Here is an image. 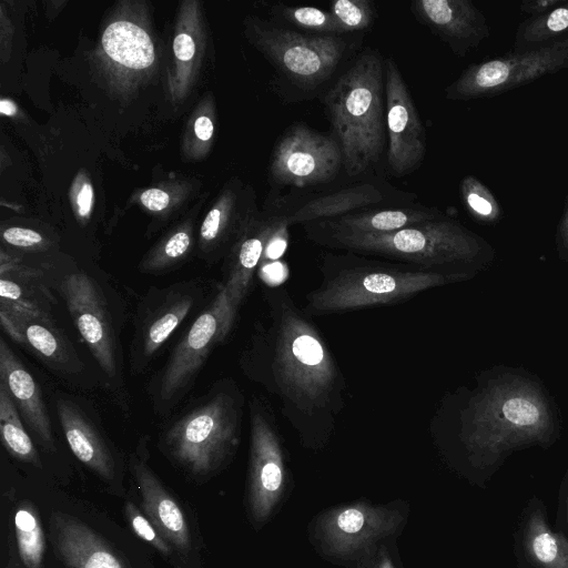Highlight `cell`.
Wrapping results in <instances>:
<instances>
[{"instance_id":"1","label":"cell","mask_w":568,"mask_h":568,"mask_svg":"<svg viewBox=\"0 0 568 568\" xmlns=\"http://www.w3.org/2000/svg\"><path fill=\"white\" fill-rule=\"evenodd\" d=\"M265 313L241 357L243 372L281 405L301 445L323 449L345 406L346 383L312 321L280 285L264 288Z\"/></svg>"},{"instance_id":"2","label":"cell","mask_w":568,"mask_h":568,"mask_svg":"<svg viewBox=\"0 0 568 568\" xmlns=\"http://www.w3.org/2000/svg\"><path fill=\"white\" fill-rule=\"evenodd\" d=\"M430 433L448 459L488 470L516 449L549 446L558 425L544 387L530 376L505 371L480 376L473 389L447 395L432 419Z\"/></svg>"},{"instance_id":"3","label":"cell","mask_w":568,"mask_h":568,"mask_svg":"<svg viewBox=\"0 0 568 568\" xmlns=\"http://www.w3.org/2000/svg\"><path fill=\"white\" fill-rule=\"evenodd\" d=\"M320 284L303 308L323 316L404 302L447 284L467 281L473 272L428 268L351 252L323 255Z\"/></svg>"},{"instance_id":"4","label":"cell","mask_w":568,"mask_h":568,"mask_svg":"<svg viewBox=\"0 0 568 568\" xmlns=\"http://www.w3.org/2000/svg\"><path fill=\"white\" fill-rule=\"evenodd\" d=\"M303 229L308 240L327 248L428 268L473 272L494 256L483 237L444 214L390 233Z\"/></svg>"},{"instance_id":"5","label":"cell","mask_w":568,"mask_h":568,"mask_svg":"<svg viewBox=\"0 0 568 568\" xmlns=\"http://www.w3.org/2000/svg\"><path fill=\"white\" fill-rule=\"evenodd\" d=\"M244 396L232 379H221L160 437L161 448L195 476H207L235 454L241 438Z\"/></svg>"},{"instance_id":"6","label":"cell","mask_w":568,"mask_h":568,"mask_svg":"<svg viewBox=\"0 0 568 568\" xmlns=\"http://www.w3.org/2000/svg\"><path fill=\"white\" fill-rule=\"evenodd\" d=\"M383 62L365 50L325 97L332 126L348 175L355 176L375 163L384 146Z\"/></svg>"},{"instance_id":"7","label":"cell","mask_w":568,"mask_h":568,"mask_svg":"<svg viewBox=\"0 0 568 568\" xmlns=\"http://www.w3.org/2000/svg\"><path fill=\"white\" fill-rule=\"evenodd\" d=\"M408 509L403 500H355L331 506L313 517L308 539L323 558L351 568L377 545L400 535Z\"/></svg>"},{"instance_id":"8","label":"cell","mask_w":568,"mask_h":568,"mask_svg":"<svg viewBox=\"0 0 568 568\" xmlns=\"http://www.w3.org/2000/svg\"><path fill=\"white\" fill-rule=\"evenodd\" d=\"M248 413L246 507L254 527L260 529L282 504L291 476L283 438L273 412L262 399L252 397Z\"/></svg>"},{"instance_id":"9","label":"cell","mask_w":568,"mask_h":568,"mask_svg":"<svg viewBox=\"0 0 568 568\" xmlns=\"http://www.w3.org/2000/svg\"><path fill=\"white\" fill-rule=\"evenodd\" d=\"M231 316L221 290L196 317L175 346L162 371L150 384L156 414H168L189 392L213 349L232 331Z\"/></svg>"},{"instance_id":"10","label":"cell","mask_w":568,"mask_h":568,"mask_svg":"<svg viewBox=\"0 0 568 568\" xmlns=\"http://www.w3.org/2000/svg\"><path fill=\"white\" fill-rule=\"evenodd\" d=\"M565 69H568V34L469 65L445 89V97L454 101L490 98Z\"/></svg>"},{"instance_id":"11","label":"cell","mask_w":568,"mask_h":568,"mask_svg":"<svg viewBox=\"0 0 568 568\" xmlns=\"http://www.w3.org/2000/svg\"><path fill=\"white\" fill-rule=\"evenodd\" d=\"M254 36L275 70L302 89L326 81L347 49L339 36L303 34L264 22L254 27Z\"/></svg>"},{"instance_id":"12","label":"cell","mask_w":568,"mask_h":568,"mask_svg":"<svg viewBox=\"0 0 568 568\" xmlns=\"http://www.w3.org/2000/svg\"><path fill=\"white\" fill-rule=\"evenodd\" d=\"M342 164L343 155L336 140L303 123H295L277 140L270 172L278 185L304 187L332 181Z\"/></svg>"},{"instance_id":"13","label":"cell","mask_w":568,"mask_h":568,"mask_svg":"<svg viewBox=\"0 0 568 568\" xmlns=\"http://www.w3.org/2000/svg\"><path fill=\"white\" fill-rule=\"evenodd\" d=\"M197 297V288L186 283L150 290L135 318L130 348L133 373H141L148 367L155 353L189 315Z\"/></svg>"},{"instance_id":"14","label":"cell","mask_w":568,"mask_h":568,"mask_svg":"<svg viewBox=\"0 0 568 568\" xmlns=\"http://www.w3.org/2000/svg\"><path fill=\"white\" fill-rule=\"evenodd\" d=\"M387 161L396 175L413 172L426 153V132L396 62L385 60Z\"/></svg>"},{"instance_id":"15","label":"cell","mask_w":568,"mask_h":568,"mask_svg":"<svg viewBox=\"0 0 568 568\" xmlns=\"http://www.w3.org/2000/svg\"><path fill=\"white\" fill-rule=\"evenodd\" d=\"M61 291L74 325L103 373L119 377L114 331L105 300L97 283L87 274L67 275Z\"/></svg>"},{"instance_id":"16","label":"cell","mask_w":568,"mask_h":568,"mask_svg":"<svg viewBox=\"0 0 568 568\" xmlns=\"http://www.w3.org/2000/svg\"><path fill=\"white\" fill-rule=\"evenodd\" d=\"M410 11L459 57L490 36L486 17L469 0H416Z\"/></svg>"},{"instance_id":"17","label":"cell","mask_w":568,"mask_h":568,"mask_svg":"<svg viewBox=\"0 0 568 568\" xmlns=\"http://www.w3.org/2000/svg\"><path fill=\"white\" fill-rule=\"evenodd\" d=\"M141 452L140 445L136 454L131 456L130 468L141 493L144 515L168 544L187 550L191 537L185 516L149 467Z\"/></svg>"},{"instance_id":"18","label":"cell","mask_w":568,"mask_h":568,"mask_svg":"<svg viewBox=\"0 0 568 568\" xmlns=\"http://www.w3.org/2000/svg\"><path fill=\"white\" fill-rule=\"evenodd\" d=\"M0 383L37 439L53 449V432L40 387L3 338L0 339Z\"/></svg>"},{"instance_id":"19","label":"cell","mask_w":568,"mask_h":568,"mask_svg":"<svg viewBox=\"0 0 568 568\" xmlns=\"http://www.w3.org/2000/svg\"><path fill=\"white\" fill-rule=\"evenodd\" d=\"M284 222L285 216L280 213L260 217L247 229L246 235L241 240L225 282L220 288L234 320H236L237 312L248 293L268 242Z\"/></svg>"},{"instance_id":"20","label":"cell","mask_w":568,"mask_h":568,"mask_svg":"<svg viewBox=\"0 0 568 568\" xmlns=\"http://www.w3.org/2000/svg\"><path fill=\"white\" fill-rule=\"evenodd\" d=\"M415 199V194L394 190L392 185L363 182L311 199L291 212L283 213L288 226L333 219L368 206L383 205L389 199Z\"/></svg>"},{"instance_id":"21","label":"cell","mask_w":568,"mask_h":568,"mask_svg":"<svg viewBox=\"0 0 568 568\" xmlns=\"http://www.w3.org/2000/svg\"><path fill=\"white\" fill-rule=\"evenodd\" d=\"M50 531L57 552L68 568H124L90 527L68 514L53 513Z\"/></svg>"},{"instance_id":"22","label":"cell","mask_w":568,"mask_h":568,"mask_svg":"<svg viewBox=\"0 0 568 568\" xmlns=\"http://www.w3.org/2000/svg\"><path fill=\"white\" fill-rule=\"evenodd\" d=\"M442 214L438 209L424 205L364 209L333 219L310 222L303 226L328 232L378 234L424 223Z\"/></svg>"},{"instance_id":"23","label":"cell","mask_w":568,"mask_h":568,"mask_svg":"<svg viewBox=\"0 0 568 568\" xmlns=\"http://www.w3.org/2000/svg\"><path fill=\"white\" fill-rule=\"evenodd\" d=\"M57 414L74 456L101 478L112 479L114 459L94 424L78 405L65 398L58 399Z\"/></svg>"},{"instance_id":"24","label":"cell","mask_w":568,"mask_h":568,"mask_svg":"<svg viewBox=\"0 0 568 568\" xmlns=\"http://www.w3.org/2000/svg\"><path fill=\"white\" fill-rule=\"evenodd\" d=\"M541 506H529L521 526L524 556L532 568H568V537L554 531Z\"/></svg>"},{"instance_id":"25","label":"cell","mask_w":568,"mask_h":568,"mask_svg":"<svg viewBox=\"0 0 568 568\" xmlns=\"http://www.w3.org/2000/svg\"><path fill=\"white\" fill-rule=\"evenodd\" d=\"M105 53L131 69H144L154 61V49L148 33L128 21L111 23L102 36Z\"/></svg>"},{"instance_id":"26","label":"cell","mask_w":568,"mask_h":568,"mask_svg":"<svg viewBox=\"0 0 568 568\" xmlns=\"http://www.w3.org/2000/svg\"><path fill=\"white\" fill-rule=\"evenodd\" d=\"M18 318L20 320L27 345L38 356L51 364L53 368L71 371L73 363H78L74 352L70 349L62 335L53 328V325L48 322L47 317L18 316Z\"/></svg>"},{"instance_id":"27","label":"cell","mask_w":568,"mask_h":568,"mask_svg":"<svg viewBox=\"0 0 568 568\" xmlns=\"http://www.w3.org/2000/svg\"><path fill=\"white\" fill-rule=\"evenodd\" d=\"M0 437L2 445L13 457L40 467L38 452L22 425L21 415L9 392L1 383Z\"/></svg>"},{"instance_id":"28","label":"cell","mask_w":568,"mask_h":568,"mask_svg":"<svg viewBox=\"0 0 568 568\" xmlns=\"http://www.w3.org/2000/svg\"><path fill=\"white\" fill-rule=\"evenodd\" d=\"M568 34V0L554 10L531 17L518 24L514 50H525Z\"/></svg>"},{"instance_id":"29","label":"cell","mask_w":568,"mask_h":568,"mask_svg":"<svg viewBox=\"0 0 568 568\" xmlns=\"http://www.w3.org/2000/svg\"><path fill=\"white\" fill-rule=\"evenodd\" d=\"M19 556L26 568H41L45 538L36 508L30 503L19 506L14 515Z\"/></svg>"},{"instance_id":"30","label":"cell","mask_w":568,"mask_h":568,"mask_svg":"<svg viewBox=\"0 0 568 568\" xmlns=\"http://www.w3.org/2000/svg\"><path fill=\"white\" fill-rule=\"evenodd\" d=\"M275 17L295 27L315 31L320 34L341 36L343 29L329 11L316 7H291L275 4L273 8Z\"/></svg>"},{"instance_id":"31","label":"cell","mask_w":568,"mask_h":568,"mask_svg":"<svg viewBox=\"0 0 568 568\" xmlns=\"http://www.w3.org/2000/svg\"><path fill=\"white\" fill-rule=\"evenodd\" d=\"M460 195L468 213L484 224L497 223L501 216L498 201L489 189L474 175H467L460 183Z\"/></svg>"},{"instance_id":"32","label":"cell","mask_w":568,"mask_h":568,"mask_svg":"<svg viewBox=\"0 0 568 568\" xmlns=\"http://www.w3.org/2000/svg\"><path fill=\"white\" fill-rule=\"evenodd\" d=\"M329 12L345 32L364 30L374 20V8L368 0H336Z\"/></svg>"},{"instance_id":"33","label":"cell","mask_w":568,"mask_h":568,"mask_svg":"<svg viewBox=\"0 0 568 568\" xmlns=\"http://www.w3.org/2000/svg\"><path fill=\"white\" fill-rule=\"evenodd\" d=\"M190 236L186 232L180 231L173 234L161 248L160 253L152 256L142 266V272L161 273L183 257L190 247Z\"/></svg>"},{"instance_id":"34","label":"cell","mask_w":568,"mask_h":568,"mask_svg":"<svg viewBox=\"0 0 568 568\" xmlns=\"http://www.w3.org/2000/svg\"><path fill=\"white\" fill-rule=\"evenodd\" d=\"M125 517L133 531L143 540L151 544L163 555L171 554L170 544H168L158 532L152 523L142 514L134 504L128 501L125 505Z\"/></svg>"},{"instance_id":"35","label":"cell","mask_w":568,"mask_h":568,"mask_svg":"<svg viewBox=\"0 0 568 568\" xmlns=\"http://www.w3.org/2000/svg\"><path fill=\"white\" fill-rule=\"evenodd\" d=\"M395 541L393 539L377 545L351 568H403Z\"/></svg>"},{"instance_id":"36","label":"cell","mask_w":568,"mask_h":568,"mask_svg":"<svg viewBox=\"0 0 568 568\" xmlns=\"http://www.w3.org/2000/svg\"><path fill=\"white\" fill-rule=\"evenodd\" d=\"M2 236L7 243L19 247H31L42 242L39 233L22 227L7 229Z\"/></svg>"},{"instance_id":"37","label":"cell","mask_w":568,"mask_h":568,"mask_svg":"<svg viewBox=\"0 0 568 568\" xmlns=\"http://www.w3.org/2000/svg\"><path fill=\"white\" fill-rule=\"evenodd\" d=\"M0 323L7 334L21 345H27L20 320L13 313L0 307Z\"/></svg>"},{"instance_id":"38","label":"cell","mask_w":568,"mask_h":568,"mask_svg":"<svg viewBox=\"0 0 568 568\" xmlns=\"http://www.w3.org/2000/svg\"><path fill=\"white\" fill-rule=\"evenodd\" d=\"M567 0H529L519 6V10L532 17L545 14L555 8L561 6Z\"/></svg>"},{"instance_id":"39","label":"cell","mask_w":568,"mask_h":568,"mask_svg":"<svg viewBox=\"0 0 568 568\" xmlns=\"http://www.w3.org/2000/svg\"><path fill=\"white\" fill-rule=\"evenodd\" d=\"M222 213L217 209L210 211L201 226V236L206 242L215 240L221 231Z\"/></svg>"},{"instance_id":"40","label":"cell","mask_w":568,"mask_h":568,"mask_svg":"<svg viewBox=\"0 0 568 568\" xmlns=\"http://www.w3.org/2000/svg\"><path fill=\"white\" fill-rule=\"evenodd\" d=\"M556 244L560 258L568 261V196L557 227Z\"/></svg>"},{"instance_id":"41","label":"cell","mask_w":568,"mask_h":568,"mask_svg":"<svg viewBox=\"0 0 568 568\" xmlns=\"http://www.w3.org/2000/svg\"><path fill=\"white\" fill-rule=\"evenodd\" d=\"M142 204L151 211H161L168 206L170 196L160 189H149L141 195Z\"/></svg>"},{"instance_id":"42","label":"cell","mask_w":568,"mask_h":568,"mask_svg":"<svg viewBox=\"0 0 568 568\" xmlns=\"http://www.w3.org/2000/svg\"><path fill=\"white\" fill-rule=\"evenodd\" d=\"M173 50L179 60L189 61L194 55L195 44L190 36L181 33L174 39Z\"/></svg>"},{"instance_id":"43","label":"cell","mask_w":568,"mask_h":568,"mask_svg":"<svg viewBox=\"0 0 568 568\" xmlns=\"http://www.w3.org/2000/svg\"><path fill=\"white\" fill-rule=\"evenodd\" d=\"M93 191L90 184H84L78 195L77 203L79 207V214L87 216L90 213L92 205Z\"/></svg>"},{"instance_id":"44","label":"cell","mask_w":568,"mask_h":568,"mask_svg":"<svg viewBox=\"0 0 568 568\" xmlns=\"http://www.w3.org/2000/svg\"><path fill=\"white\" fill-rule=\"evenodd\" d=\"M213 123L207 116H200L195 121L194 131L196 136L202 141H207L213 134Z\"/></svg>"},{"instance_id":"45","label":"cell","mask_w":568,"mask_h":568,"mask_svg":"<svg viewBox=\"0 0 568 568\" xmlns=\"http://www.w3.org/2000/svg\"><path fill=\"white\" fill-rule=\"evenodd\" d=\"M0 112L7 115H12L16 113V106L11 101L2 99L0 101Z\"/></svg>"},{"instance_id":"46","label":"cell","mask_w":568,"mask_h":568,"mask_svg":"<svg viewBox=\"0 0 568 568\" xmlns=\"http://www.w3.org/2000/svg\"><path fill=\"white\" fill-rule=\"evenodd\" d=\"M566 511H565V518H566V528H567V537H568V488H567V495H566Z\"/></svg>"}]
</instances>
